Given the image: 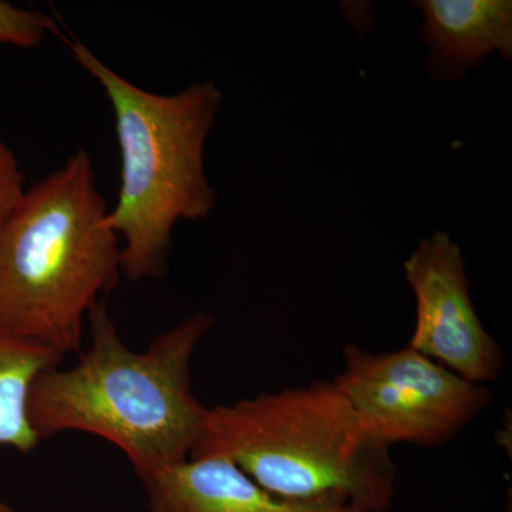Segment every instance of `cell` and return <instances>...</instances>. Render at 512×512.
<instances>
[{"instance_id":"cell-5","label":"cell","mask_w":512,"mask_h":512,"mask_svg":"<svg viewBox=\"0 0 512 512\" xmlns=\"http://www.w3.org/2000/svg\"><path fill=\"white\" fill-rule=\"evenodd\" d=\"M343 357L333 384L389 446L446 444L493 400L484 384L468 382L410 346L370 353L349 345Z\"/></svg>"},{"instance_id":"cell-10","label":"cell","mask_w":512,"mask_h":512,"mask_svg":"<svg viewBox=\"0 0 512 512\" xmlns=\"http://www.w3.org/2000/svg\"><path fill=\"white\" fill-rule=\"evenodd\" d=\"M49 33H59L49 15L0 0V43L30 49L39 46Z\"/></svg>"},{"instance_id":"cell-4","label":"cell","mask_w":512,"mask_h":512,"mask_svg":"<svg viewBox=\"0 0 512 512\" xmlns=\"http://www.w3.org/2000/svg\"><path fill=\"white\" fill-rule=\"evenodd\" d=\"M67 45L114 113L121 181L106 225L123 238L121 274L133 282L160 278L177 222L207 218L217 200L205 174L204 148L224 96L212 82L151 93L114 72L79 39Z\"/></svg>"},{"instance_id":"cell-3","label":"cell","mask_w":512,"mask_h":512,"mask_svg":"<svg viewBox=\"0 0 512 512\" xmlns=\"http://www.w3.org/2000/svg\"><path fill=\"white\" fill-rule=\"evenodd\" d=\"M107 211L84 150L26 190L0 227V328L62 357L79 352L84 318L121 274Z\"/></svg>"},{"instance_id":"cell-2","label":"cell","mask_w":512,"mask_h":512,"mask_svg":"<svg viewBox=\"0 0 512 512\" xmlns=\"http://www.w3.org/2000/svg\"><path fill=\"white\" fill-rule=\"evenodd\" d=\"M390 447L333 382H316L208 407L190 458H225L289 503L389 512L397 483Z\"/></svg>"},{"instance_id":"cell-1","label":"cell","mask_w":512,"mask_h":512,"mask_svg":"<svg viewBox=\"0 0 512 512\" xmlns=\"http://www.w3.org/2000/svg\"><path fill=\"white\" fill-rule=\"evenodd\" d=\"M87 318L90 346L79 362L52 367L33 383L29 417L37 436L93 434L119 447L140 480L188 460L208 414L192 393L191 360L214 318L192 315L144 352L124 345L106 302Z\"/></svg>"},{"instance_id":"cell-7","label":"cell","mask_w":512,"mask_h":512,"mask_svg":"<svg viewBox=\"0 0 512 512\" xmlns=\"http://www.w3.org/2000/svg\"><path fill=\"white\" fill-rule=\"evenodd\" d=\"M141 481L150 512H362L281 500L221 457L188 458Z\"/></svg>"},{"instance_id":"cell-11","label":"cell","mask_w":512,"mask_h":512,"mask_svg":"<svg viewBox=\"0 0 512 512\" xmlns=\"http://www.w3.org/2000/svg\"><path fill=\"white\" fill-rule=\"evenodd\" d=\"M25 177L18 158L0 137V227L25 195Z\"/></svg>"},{"instance_id":"cell-8","label":"cell","mask_w":512,"mask_h":512,"mask_svg":"<svg viewBox=\"0 0 512 512\" xmlns=\"http://www.w3.org/2000/svg\"><path fill=\"white\" fill-rule=\"evenodd\" d=\"M416 6L424 13L420 35L436 79L464 76L495 52L511 59L510 0H421Z\"/></svg>"},{"instance_id":"cell-9","label":"cell","mask_w":512,"mask_h":512,"mask_svg":"<svg viewBox=\"0 0 512 512\" xmlns=\"http://www.w3.org/2000/svg\"><path fill=\"white\" fill-rule=\"evenodd\" d=\"M62 356L0 328V447L28 454L40 437L29 417L33 383L46 370L59 365ZM0 512H15L0 501Z\"/></svg>"},{"instance_id":"cell-6","label":"cell","mask_w":512,"mask_h":512,"mask_svg":"<svg viewBox=\"0 0 512 512\" xmlns=\"http://www.w3.org/2000/svg\"><path fill=\"white\" fill-rule=\"evenodd\" d=\"M404 275L416 298V325L407 346L468 382L498 379L504 350L478 318L458 245L434 232L404 262Z\"/></svg>"}]
</instances>
